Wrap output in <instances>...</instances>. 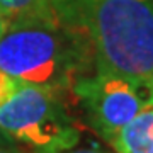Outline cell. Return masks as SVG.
<instances>
[{
	"mask_svg": "<svg viewBox=\"0 0 153 153\" xmlns=\"http://www.w3.org/2000/svg\"><path fill=\"white\" fill-rule=\"evenodd\" d=\"M63 153H102V152H99V150H75V152H71V150H68V152Z\"/></svg>",
	"mask_w": 153,
	"mask_h": 153,
	"instance_id": "8fae6325",
	"label": "cell"
},
{
	"mask_svg": "<svg viewBox=\"0 0 153 153\" xmlns=\"http://www.w3.org/2000/svg\"><path fill=\"white\" fill-rule=\"evenodd\" d=\"M0 10L9 22L31 17H58L48 0H0Z\"/></svg>",
	"mask_w": 153,
	"mask_h": 153,
	"instance_id": "8992f818",
	"label": "cell"
},
{
	"mask_svg": "<svg viewBox=\"0 0 153 153\" xmlns=\"http://www.w3.org/2000/svg\"><path fill=\"white\" fill-rule=\"evenodd\" d=\"M146 153H153V138H152V143H150V146H148V152Z\"/></svg>",
	"mask_w": 153,
	"mask_h": 153,
	"instance_id": "4fadbf2b",
	"label": "cell"
},
{
	"mask_svg": "<svg viewBox=\"0 0 153 153\" xmlns=\"http://www.w3.org/2000/svg\"><path fill=\"white\" fill-rule=\"evenodd\" d=\"M19 83H21L19 78L9 75V73L4 71V70H0V105L16 92V88L19 87Z\"/></svg>",
	"mask_w": 153,
	"mask_h": 153,
	"instance_id": "52a82bcc",
	"label": "cell"
},
{
	"mask_svg": "<svg viewBox=\"0 0 153 153\" xmlns=\"http://www.w3.org/2000/svg\"><path fill=\"white\" fill-rule=\"evenodd\" d=\"M0 145H2V146H16V141H14V140H10L5 133L0 129Z\"/></svg>",
	"mask_w": 153,
	"mask_h": 153,
	"instance_id": "ba28073f",
	"label": "cell"
},
{
	"mask_svg": "<svg viewBox=\"0 0 153 153\" xmlns=\"http://www.w3.org/2000/svg\"><path fill=\"white\" fill-rule=\"evenodd\" d=\"M92 61V43L78 22L31 17L9 22L0 36V70L58 92L71 88Z\"/></svg>",
	"mask_w": 153,
	"mask_h": 153,
	"instance_id": "6da1fadb",
	"label": "cell"
},
{
	"mask_svg": "<svg viewBox=\"0 0 153 153\" xmlns=\"http://www.w3.org/2000/svg\"><path fill=\"white\" fill-rule=\"evenodd\" d=\"M7 26H9V19H7L5 16H4V12L0 10V36H2V34L5 33Z\"/></svg>",
	"mask_w": 153,
	"mask_h": 153,
	"instance_id": "9c48e42d",
	"label": "cell"
},
{
	"mask_svg": "<svg viewBox=\"0 0 153 153\" xmlns=\"http://www.w3.org/2000/svg\"><path fill=\"white\" fill-rule=\"evenodd\" d=\"M153 138V104L145 105L111 140L117 153H146Z\"/></svg>",
	"mask_w": 153,
	"mask_h": 153,
	"instance_id": "5b68a950",
	"label": "cell"
},
{
	"mask_svg": "<svg viewBox=\"0 0 153 153\" xmlns=\"http://www.w3.org/2000/svg\"><path fill=\"white\" fill-rule=\"evenodd\" d=\"M0 153H22V152H19L16 146H2L0 145Z\"/></svg>",
	"mask_w": 153,
	"mask_h": 153,
	"instance_id": "30bf717a",
	"label": "cell"
},
{
	"mask_svg": "<svg viewBox=\"0 0 153 153\" xmlns=\"http://www.w3.org/2000/svg\"><path fill=\"white\" fill-rule=\"evenodd\" d=\"M75 17L92 43L97 73L153 78V0H76Z\"/></svg>",
	"mask_w": 153,
	"mask_h": 153,
	"instance_id": "7a4b0ae2",
	"label": "cell"
},
{
	"mask_svg": "<svg viewBox=\"0 0 153 153\" xmlns=\"http://www.w3.org/2000/svg\"><path fill=\"white\" fill-rule=\"evenodd\" d=\"M148 87H150V94H152V99H153V78L148 82Z\"/></svg>",
	"mask_w": 153,
	"mask_h": 153,
	"instance_id": "7c38bea8",
	"label": "cell"
},
{
	"mask_svg": "<svg viewBox=\"0 0 153 153\" xmlns=\"http://www.w3.org/2000/svg\"><path fill=\"white\" fill-rule=\"evenodd\" d=\"M71 90L83 104L92 126L107 141L145 105L153 104L148 83L112 73L83 75Z\"/></svg>",
	"mask_w": 153,
	"mask_h": 153,
	"instance_id": "277c9868",
	"label": "cell"
},
{
	"mask_svg": "<svg viewBox=\"0 0 153 153\" xmlns=\"http://www.w3.org/2000/svg\"><path fill=\"white\" fill-rule=\"evenodd\" d=\"M0 129L33 153H63L80 140V131L58 90L22 80L0 105Z\"/></svg>",
	"mask_w": 153,
	"mask_h": 153,
	"instance_id": "3957f363",
	"label": "cell"
}]
</instances>
